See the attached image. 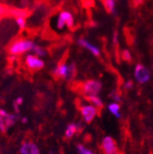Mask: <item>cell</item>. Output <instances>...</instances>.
<instances>
[{"mask_svg": "<svg viewBox=\"0 0 153 154\" xmlns=\"http://www.w3.org/2000/svg\"><path fill=\"white\" fill-rule=\"evenodd\" d=\"M36 43L29 38H17L8 47V53L11 56H18L32 51Z\"/></svg>", "mask_w": 153, "mask_h": 154, "instance_id": "1", "label": "cell"}, {"mask_svg": "<svg viewBox=\"0 0 153 154\" xmlns=\"http://www.w3.org/2000/svg\"><path fill=\"white\" fill-rule=\"evenodd\" d=\"M74 26V17L69 10H62L59 12L56 19V28L62 30L65 27L72 29Z\"/></svg>", "mask_w": 153, "mask_h": 154, "instance_id": "2", "label": "cell"}, {"mask_svg": "<svg viewBox=\"0 0 153 154\" xmlns=\"http://www.w3.org/2000/svg\"><path fill=\"white\" fill-rule=\"evenodd\" d=\"M102 89V83L97 80H87L85 81L81 87L83 94L85 97L97 95Z\"/></svg>", "mask_w": 153, "mask_h": 154, "instance_id": "3", "label": "cell"}, {"mask_svg": "<svg viewBox=\"0 0 153 154\" xmlns=\"http://www.w3.org/2000/svg\"><path fill=\"white\" fill-rule=\"evenodd\" d=\"M17 120V116L7 112L5 109H0V131L5 133L13 127Z\"/></svg>", "mask_w": 153, "mask_h": 154, "instance_id": "4", "label": "cell"}, {"mask_svg": "<svg viewBox=\"0 0 153 154\" xmlns=\"http://www.w3.org/2000/svg\"><path fill=\"white\" fill-rule=\"evenodd\" d=\"M25 65L30 71H39L44 67V62L33 53H29L25 57Z\"/></svg>", "mask_w": 153, "mask_h": 154, "instance_id": "5", "label": "cell"}, {"mask_svg": "<svg viewBox=\"0 0 153 154\" xmlns=\"http://www.w3.org/2000/svg\"><path fill=\"white\" fill-rule=\"evenodd\" d=\"M134 76H135L138 83L143 85L148 83L150 79V72L143 64L139 63L136 65L135 70H134Z\"/></svg>", "mask_w": 153, "mask_h": 154, "instance_id": "6", "label": "cell"}, {"mask_svg": "<svg viewBox=\"0 0 153 154\" xmlns=\"http://www.w3.org/2000/svg\"><path fill=\"white\" fill-rule=\"evenodd\" d=\"M52 74L56 78H59V79L72 80L71 71H70V66L65 63H60L59 65H57L53 69Z\"/></svg>", "mask_w": 153, "mask_h": 154, "instance_id": "7", "label": "cell"}, {"mask_svg": "<svg viewBox=\"0 0 153 154\" xmlns=\"http://www.w3.org/2000/svg\"><path fill=\"white\" fill-rule=\"evenodd\" d=\"M81 115L86 123H90L97 115V108L93 105H82L80 107Z\"/></svg>", "mask_w": 153, "mask_h": 154, "instance_id": "8", "label": "cell"}, {"mask_svg": "<svg viewBox=\"0 0 153 154\" xmlns=\"http://www.w3.org/2000/svg\"><path fill=\"white\" fill-rule=\"evenodd\" d=\"M102 149L104 154H118L117 143L115 141V140L110 136H106L103 139Z\"/></svg>", "mask_w": 153, "mask_h": 154, "instance_id": "9", "label": "cell"}, {"mask_svg": "<svg viewBox=\"0 0 153 154\" xmlns=\"http://www.w3.org/2000/svg\"><path fill=\"white\" fill-rule=\"evenodd\" d=\"M77 44L84 49H86L89 52H91L93 56H97L99 57L101 54V51L100 49L96 46V45H93L92 42H90L88 40L84 38H80L77 40Z\"/></svg>", "mask_w": 153, "mask_h": 154, "instance_id": "10", "label": "cell"}, {"mask_svg": "<svg viewBox=\"0 0 153 154\" xmlns=\"http://www.w3.org/2000/svg\"><path fill=\"white\" fill-rule=\"evenodd\" d=\"M20 154H41L38 146L32 141H25L21 144L20 149Z\"/></svg>", "mask_w": 153, "mask_h": 154, "instance_id": "11", "label": "cell"}, {"mask_svg": "<svg viewBox=\"0 0 153 154\" xmlns=\"http://www.w3.org/2000/svg\"><path fill=\"white\" fill-rule=\"evenodd\" d=\"M80 130V125L76 124V123H70L65 129V133H64V137L67 140L72 139L75 133H77Z\"/></svg>", "mask_w": 153, "mask_h": 154, "instance_id": "12", "label": "cell"}, {"mask_svg": "<svg viewBox=\"0 0 153 154\" xmlns=\"http://www.w3.org/2000/svg\"><path fill=\"white\" fill-rule=\"evenodd\" d=\"M104 6L106 10L112 15H115L117 13V8H116V0H103Z\"/></svg>", "mask_w": 153, "mask_h": 154, "instance_id": "13", "label": "cell"}, {"mask_svg": "<svg viewBox=\"0 0 153 154\" xmlns=\"http://www.w3.org/2000/svg\"><path fill=\"white\" fill-rule=\"evenodd\" d=\"M108 110L111 112V114H113L115 117L120 119L121 118V114H120V106L118 105V103H111L108 105Z\"/></svg>", "mask_w": 153, "mask_h": 154, "instance_id": "14", "label": "cell"}, {"mask_svg": "<svg viewBox=\"0 0 153 154\" xmlns=\"http://www.w3.org/2000/svg\"><path fill=\"white\" fill-rule=\"evenodd\" d=\"M86 99L93 105L96 107L97 109L98 108H103L104 106V104H103V101L102 99L99 97L98 95H95V96H91V97H86Z\"/></svg>", "mask_w": 153, "mask_h": 154, "instance_id": "15", "label": "cell"}, {"mask_svg": "<svg viewBox=\"0 0 153 154\" xmlns=\"http://www.w3.org/2000/svg\"><path fill=\"white\" fill-rule=\"evenodd\" d=\"M32 52H33V54H35L36 56L40 57V58H43V57H45L47 55V51L44 48H42V47H41L39 45H37V44L34 47Z\"/></svg>", "mask_w": 153, "mask_h": 154, "instance_id": "16", "label": "cell"}, {"mask_svg": "<svg viewBox=\"0 0 153 154\" xmlns=\"http://www.w3.org/2000/svg\"><path fill=\"white\" fill-rule=\"evenodd\" d=\"M9 14H11L15 18L16 17H28V12L27 11H25L23 9H17V8L10 9Z\"/></svg>", "mask_w": 153, "mask_h": 154, "instance_id": "17", "label": "cell"}, {"mask_svg": "<svg viewBox=\"0 0 153 154\" xmlns=\"http://www.w3.org/2000/svg\"><path fill=\"white\" fill-rule=\"evenodd\" d=\"M15 22L17 26L20 28V29H24L27 26V21H26V17H16L15 18Z\"/></svg>", "mask_w": 153, "mask_h": 154, "instance_id": "18", "label": "cell"}, {"mask_svg": "<svg viewBox=\"0 0 153 154\" xmlns=\"http://www.w3.org/2000/svg\"><path fill=\"white\" fill-rule=\"evenodd\" d=\"M110 97L111 99L115 102V103H118L122 100V97H121V94L118 91V90H113L111 91L110 93Z\"/></svg>", "mask_w": 153, "mask_h": 154, "instance_id": "19", "label": "cell"}, {"mask_svg": "<svg viewBox=\"0 0 153 154\" xmlns=\"http://www.w3.org/2000/svg\"><path fill=\"white\" fill-rule=\"evenodd\" d=\"M23 104V98L21 97V96H18V97H17L14 102H13V107H14V111L17 114L18 112H20V106Z\"/></svg>", "mask_w": 153, "mask_h": 154, "instance_id": "20", "label": "cell"}, {"mask_svg": "<svg viewBox=\"0 0 153 154\" xmlns=\"http://www.w3.org/2000/svg\"><path fill=\"white\" fill-rule=\"evenodd\" d=\"M76 149H77V151L79 154H94L91 149H87L86 147H84L82 144H77Z\"/></svg>", "mask_w": 153, "mask_h": 154, "instance_id": "21", "label": "cell"}, {"mask_svg": "<svg viewBox=\"0 0 153 154\" xmlns=\"http://www.w3.org/2000/svg\"><path fill=\"white\" fill-rule=\"evenodd\" d=\"M121 58L125 62H127V63H130L132 61V55L128 50H123L121 51Z\"/></svg>", "mask_w": 153, "mask_h": 154, "instance_id": "22", "label": "cell"}, {"mask_svg": "<svg viewBox=\"0 0 153 154\" xmlns=\"http://www.w3.org/2000/svg\"><path fill=\"white\" fill-rule=\"evenodd\" d=\"M118 31L117 29H115L113 32V36H112V43L115 47L118 46Z\"/></svg>", "mask_w": 153, "mask_h": 154, "instance_id": "23", "label": "cell"}, {"mask_svg": "<svg viewBox=\"0 0 153 154\" xmlns=\"http://www.w3.org/2000/svg\"><path fill=\"white\" fill-rule=\"evenodd\" d=\"M124 87H125V89H127V90H129V89H131V88L133 87V82H132L131 80H128V81H127V82L124 84Z\"/></svg>", "mask_w": 153, "mask_h": 154, "instance_id": "24", "label": "cell"}, {"mask_svg": "<svg viewBox=\"0 0 153 154\" xmlns=\"http://www.w3.org/2000/svg\"><path fill=\"white\" fill-rule=\"evenodd\" d=\"M5 13V8L0 4V18L2 17V16H3V14Z\"/></svg>", "mask_w": 153, "mask_h": 154, "instance_id": "25", "label": "cell"}, {"mask_svg": "<svg viewBox=\"0 0 153 154\" xmlns=\"http://www.w3.org/2000/svg\"><path fill=\"white\" fill-rule=\"evenodd\" d=\"M21 122H22L23 124H26V123L28 122V119H27L26 117H23V118L21 119Z\"/></svg>", "mask_w": 153, "mask_h": 154, "instance_id": "26", "label": "cell"}, {"mask_svg": "<svg viewBox=\"0 0 153 154\" xmlns=\"http://www.w3.org/2000/svg\"><path fill=\"white\" fill-rule=\"evenodd\" d=\"M92 26L93 27H98V22L97 21H92Z\"/></svg>", "mask_w": 153, "mask_h": 154, "instance_id": "27", "label": "cell"}, {"mask_svg": "<svg viewBox=\"0 0 153 154\" xmlns=\"http://www.w3.org/2000/svg\"><path fill=\"white\" fill-rule=\"evenodd\" d=\"M50 154H53V153H50Z\"/></svg>", "mask_w": 153, "mask_h": 154, "instance_id": "28", "label": "cell"}, {"mask_svg": "<svg viewBox=\"0 0 153 154\" xmlns=\"http://www.w3.org/2000/svg\"><path fill=\"white\" fill-rule=\"evenodd\" d=\"M116 1H117V0H116Z\"/></svg>", "mask_w": 153, "mask_h": 154, "instance_id": "29", "label": "cell"}]
</instances>
